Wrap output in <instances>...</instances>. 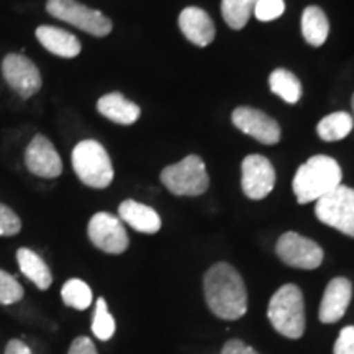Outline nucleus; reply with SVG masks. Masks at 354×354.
Wrapping results in <instances>:
<instances>
[{
	"label": "nucleus",
	"instance_id": "nucleus-5",
	"mask_svg": "<svg viewBox=\"0 0 354 354\" xmlns=\"http://www.w3.org/2000/svg\"><path fill=\"white\" fill-rule=\"evenodd\" d=\"M161 183L174 196L196 197L202 196L210 185L205 165L197 154H190L177 165H171L162 169Z\"/></svg>",
	"mask_w": 354,
	"mask_h": 354
},
{
	"label": "nucleus",
	"instance_id": "nucleus-22",
	"mask_svg": "<svg viewBox=\"0 0 354 354\" xmlns=\"http://www.w3.org/2000/svg\"><path fill=\"white\" fill-rule=\"evenodd\" d=\"M353 117L346 112H335L325 117L317 125V133L323 141H339L351 133Z\"/></svg>",
	"mask_w": 354,
	"mask_h": 354
},
{
	"label": "nucleus",
	"instance_id": "nucleus-17",
	"mask_svg": "<svg viewBox=\"0 0 354 354\" xmlns=\"http://www.w3.org/2000/svg\"><path fill=\"white\" fill-rule=\"evenodd\" d=\"M37 38L43 48L59 57H76L82 50L81 41L73 33L57 26H39L37 28Z\"/></svg>",
	"mask_w": 354,
	"mask_h": 354
},
{
	"label": "nucleus",
	"instance_id": "nucleus-30",
	"mask_svg": "<svg viewBox=\"0 0 354 354\" xmlns=\"http://www.w3.org/2000/svg\"><path fill=\"white\" fill-rule=\"evenodd\" d=\"M68 354H99V353H97L95 344L92 343L91 338H87V336H79V338L74 339L73 344H71Z\"/></svg>",
	"mask_w": 354,
	"mask_h": 354
},
{
	"label": "nucleus",
	"instance_id": "nucleus-2",
	"mask_svg": "<svg viewBox=\"0 0 354 354\" xmlns=\"http://www.w3.org/2000/svg\"><path fill=\"white\" fill-rule=\"evenodd\" d=\"M342 167L333 158L313 156L299 167L292 189L299 203L317 202L342 185Z\"/></svg>",
	"mask_w": 354,
	"mask_h": 354
},
{
	"label": "nucleus",
	"instance_id": "nucleus-8",
	"mask_svg": "<svg viewBox=\"0 0 354 354\" xmlns=\"http://www.w3.org/2000/svg\"><path fill=\"white\" fill-rule=\"evenodd\" d=\"M87 233L92 245L109 254L125 253L128 245H130L122 220L112 214H107V212H99L92 216L88 221Z\"/></svg>",
	"mask_w": 354,
	"mask_h": 354
},
{
	"label": "nucleus",
	"instance_id": "nucleus-14",
	"mask_svg": "<svg viewBox=\"0 0 354 354\" xmlns=\"http://www.w3.org/2000/svg\"><path fill=\"white\" fill-rule=\"evenodd\" d=\"M353 297V286L348 279L335 277L326 286L320 305V322L322 323H336L346 313Z\"/></svg>",
	"mask_w": 354,
	"mask_h": 354
},
{
	"label": "nucleus",
	"instance_id": "nucleus-33",
	"mask_svg": "<svg viewBox=\"0 0 354 354\" xmlns=\"http://www.w3.org/2000/svg\"><path fill=\"white\" fill-rule=\"evenodd\" d=\"M351 105H353V115H351V117H353V120H354V95H353V102H351Z\"/></svg>",
	"mask_w": 354,
	"mask_h": 354
},
{
	"label": "nucleus",
	"instance_id": "nucleus-32",
	"mask_svg": "<svg viewBox=\"0 0 354 354\" xmlns=\"http://www.w3.org/2000/svg\"><path fill=\"white\" fill-rule=\"evenodd\" d=\"M6 354H32V351L20 339H10L6 348Z\"/></svg>",
	"mask_w": 354,
	"mask_h": 354
},
{
	"label": "nucleus",
	"instance_id": "nucleus-15",
	"mask_svg": "<svg viewBox=\"0 0 354 354\" xmlns=\"http://www.w3.org/2000/svg\"><path fill=\"white\" fill-rule=\"evenodd\" d=\"M179 26L184 37L196 46H207L215 39V25L210 15L198 7H187L180 12Z\"/></svg>",
	"mask_w": 354,
	"mask_h": 354
},
{
	"label": "nucleus",
	"instance_id": "nucleus-20",
	"mask_svg": "<svg viewBox=\"0 0 354 354\" xmlns=\"http://www.w3.org/2000/svg\"><path fill=\"white\" fill-rule=\"evenodd\" d=\"M302 33L305 41L312 46H322L330 33V24L325 12L318 7H307L302 15Z\"/></svg>",
	"mask_w": 354,
	"mask_h": 354
},
{
	"label": "nucleus",
	"instance_id": "nucleus-21",
	"mask_svg": "<svg viewBox=\"0 0 354 354\" xmlns=\"http://www.w3.org/2000/svg\"><path fill=\"white\" fill-rule=\"evenodd\" d=\"M269 87L287 104H297L302 97V84L295 77V74L287 69L272 71L271 77H269Z\"/></svg>",
	"mask_w": 354,
	"mask_h": 354
},
{
	"label": "nucleus",
	"instance_id": "nucleus-9",
	"mask_svg": "<svg viewBox=\"0 0 354 354\" xmlns=\"http://www.w3.org/2000/svg\"><path fill=\"white\" fill-rule=\"evenodd\" d=\"M276 253L282 263L297 269H317L323 261V250L315 241L295 232H287L279 238Z\"/></svg>",
	"mask_w": 354,
	"mask_h": 354
},
{
	"label": "nucleus",
	"instance_id": "nucleus-11",
	"mask_svg": "<svg viewBox=\"0 0 354 354\" xmlns=\"http://www.w3.org/2000/svg\"><path fill=\"white\" fill-rule=\"evenodd\" d=\"M276 184V171L268 158L251 154L241 165V187L246 197L261 201L272 192Z\"/></svg>",
	"mask_w": 354,
	"mask_h": 354
},
{
	"label": "nucleus",
	"instance_id": "nucleus-25",
	"mask_svg": "<svg viewBox=\"0 0 354 354\" xmlns=\"http://www.w3.org/2000/svg\"><path fill=\"white\" fill-rule=\"evenodd\" d=\"M92 333L102 342H107L115 333V320L110 315L105 299H99L95 304L94 320H92Z\"/></svg>",
	"mask_w": 354,
	"mask_h": 354
},
{
	"label": "nucleus",
	"instance_id": "nucleus-28",
	"mask_svg": "<svg viewBox=\"0 0 354 354\" xmlns=\"http://www.w3.org/2000/svg\"><path fill=\"white\" fill-rule=\"evenodd\" d=\"M21 230L19 215L7 205L0 203V236H15Z\"/></svg>",
	"mask_w": 354,
	"mask_h": 354
},
{
	"label": "nucleus",
	"instance_id": "nucleus-26",
	"mask_svg": "<svg viewBox=\"0 0 354 354\" xmlns=\"http://www.w3.org/2000/svg\"><path fill=\"white\" fill-rule=\"evenodd\" d=\"M24 287L15 277L0 269V304L12 305L24 299Z\"/></svg>",
	"mask_w": 354,
	"mask_h": 354
},
{
	"label": "nucleus",
	"instance_id": "nucleus-7",
	"mask_svg": "<svg viewBox=\"0 0 354 354\" xmlns=\"http://www.w3.org/2000/svg\"><path fill=\"white\" fill-rule=\"evenodd\" d=\"M315 215L322 223L354 238V189L338 185L317 201Z\"/></svg>",
	"mask_w": 354,
	"mask_h": 354
},
{
	"label": "nucleus",
	"instance_id": "nucleus-31",
	"mask_svg": "<svg viewBox=\"0 0 354 354\" xmlns=\"http://www.w3.org/2000/svg\"><path fill=\"white\" fill-rule=\"evenodd\" d=\"M221 354H259V353H256L253 348L248 346V344L243 343L241 339H230V342L225 343V346L221 348Z\"/></svg>",
	"mask_w": 354,
	"mask_h": 354
},
{
	"label": "nucleus",
	"instance_id": "nucleus-23",
	"mask_svg": "<svg viewBox=\"0 0 354 354\" xmlns=\"http://www.w3.org/2000/svg\"><path fill=\"white\" fill-rule=\"evenodd\" d=\"M259 0H221V15L233 30H241L250 21Z\"/></svg>",
	"mask_w": 354,
	"mask_h": 354
},
{
	"label": "nucleus",
	"instance_id": "nucleus-27",
	"mask_svg": "<svg viewBox=\"0 0 354 354\" xmlns=\"http://www.w3.org/2000/svg\"><path fill=\"white\" fill-rule=\"evenodd\" d=\"M284 10V0H259L253 12L259 21H271L279 19Z\"/></svg>",
	"mask_w": 354,
	"mask_h": 354
},
{
	"label": "nucleus",
	"instance_id": "nucleus-13",
	"mask_svg": "<svg viewBox=\"0 0 354 354\" xmlns=\"http://www.w3.org/2000/svg\"><path fill=\"white\" fill-rule=\"evenodd\" d=\"M25 165L32 174L44 179H55L63 172L59 153L46 136L37 135L25 151Z\"/></svg>",
	"mask_w": 354,
	"mask_h": 354
},
{
	"label": "nucleus",
	"instance_id": "nucleus-16",
	"mask_svg": "<svg viewBox=\"0 0 354 354\" xmlns=\"http://www.w3.org/2000/svg\"><path fill=\"white\" fill-rule=\"evenodd\" d=\"M118 216L140 233L154 234L161 230V216L151 207L135 201H125L118 207Z\"/></svg>",
	"mask_w": 354,
	"mask_h": 354
},
{
	"label": "nucleus",
	"instance_id": "nucleus-10",
	"mask_svg": "<svg viewBox=\"0 0 354 354\" xmlns=\"http://www.w3.org/2000/svg\"><path fill=\"white\" fill-rule=\"evenodd\" d=\"M2 74L12 91L21 99H30L41 88V74L35 63L24 55H7L2 61Z\"/></svg>",
	"mask_w": 354,
	"mask_h": 354
},
{
	"label": "nucleus",
	"instance_id": "nucleus-6",
	"mask_svg": "<svg viewBox=\"0 0 354 354\" xmlns=\"http://www.w3.org/2000/svg\"><path fill=\"white\" fill-rule=\"evenodd\" d=\"M46 10L55 19L77 26L92 37H107L112 32V21L104 13L82 6L77 0H48Z\"/></svg>",
	"mask_w": 354,
	"mask_h": 354
},
{
	"label": "nucleus",
	"instance_id": "nucleus-29",
	"mask_svg": "<svg viewBox=\"0 0 354 354\" xmlns=\"http://www.w3.org/2000/svg\"><path fill=\"white\" fill-rule=\"evenodd\" d=\"M333 354H354V326H344L339 331Z\"/></svg>",
	"mask_w": 354,
	"mask_h": 354
},
{
	"label": "nucleus",
	"instance_id": "nucleus-24",
	"mask_svg": "<svg viewBox=\"0 0 354 354\" xmlns=\"http://www.w3.org/2000/svg\"><path fill=\"white\" fill-rule=\"evenodd\" d=\"M61 297L71 308L87 310L92 304V290L81 279H69L61 289Z\"/></svg>",
	"mask_w": 354,
	"mask_h": 354
},
{
	"label": "nucleus",
	"instance_id": "nucleus-1",
	"mask_svg": "<svg viewBox=\"0 0 354 354\" xmlns=\"http://www.w3.org/2000/svg\"><path fill=\"white\" fill-rule=\"evenodd\" d=\"M207 305L221 320H238L248 312V292L240 272L227 263H216L203 277Z\"/></svg>",
	"mask_w": 354,
	"mask_h": 354
},
{
	"label": "nucleus",
	"instance_id": "nucleus-12",
	"mask_svg": "<svg viewBox=\"0 0 354 354\" xmlns=\"http://www.w3.org/2000/svg\"><path fill=\"white\" fill-rule=\"evenodd\" d=\"M233 125L259 143L276 145L281 140V127L274 118L253 107H238L232 115Z\"/></svg>",
	"mask_w": 354,
	"mask_h": 354
},
{
	"label": "nucleus",
	"instance_id": "nucleus-3",
	"mask_svg": "<svg viewBox=\"0 0 354 354\" xmlns=\"http://www.w3.org/2000/svg\"><path fill=\"white\" fill-rule=\"evenodd\" d=\"M268 318L277 333L289 339H299L305 331L302 290L295 284L282 286L269 302Z\"/></svg>",
	"mask_w": 354,
	"mask_h": 354
},
{
	"label": "nucleus",
	"instance_id": "nucleus-19",
	"mask_svg": "<svg viewBox=\"0 0 354 354\" xmlns=\"http://www.w3.org/2000/svg\"><path fill=\"white\" fill-rule=\"evenodd\" d=\"M17 261L21 274L33 282L39 290H46L53 284V274L48 264L28 248H20L17 251Z\"/></svg>",
	"mask_w": 354,
	"mask_h": 354
},
{
	"label": "nucleus",
	"instance_id": "nucleus-4",
	"mask_svg": "<svg viewBox=\"0 0 354 354\" xmlns=\"http://www.w3.org/2000/svg\"><path fill=\"white\" fill-rule=\"evenodd\" d=\"M73 167L81 183L88 187L105 189L113 180V166L109 153L95 140H84L74 148Z\"/></svg>",
	"mask_w": 354,
	"mask_h": 354
},
{
	"label": "nucleus",
	"instance_id": "nucleus-18",
	"mask_svg": "<svg viewBox=\"0 0 354 354\" xmlns=\"http://www.w3.org/2000/svg\"><path fill=\"white\" fill-rule=\"evenodd\" d=\"M97 110L105 118L118 125H133L141 115L138 105L125 99L120 92H112V94L100 97L97 102Z\"/></svg>",
	"mask_w": 354,
	"mask_h": 354
}]
</instances>
